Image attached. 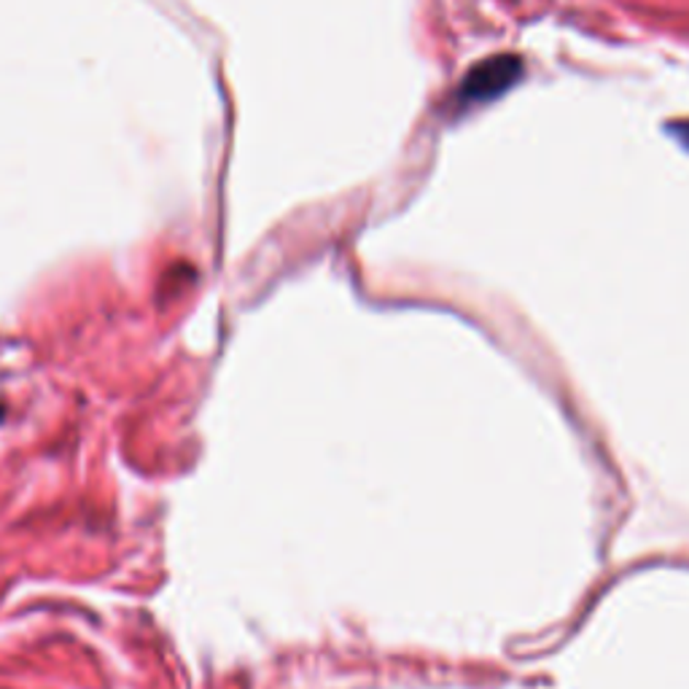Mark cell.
<instances>
[{
	"label": "cell",
	"mask_w": 689,
	"mask_h": 689,
	"mask_svg": "<svg viewBox=\"0 0 689 689\" xmlns=\"http://www.w3.org/2000/svg\"><path fill=\"white\" fill-rule=\"evenodd\" d=\"M517 76H520V63L515 57L488 59L468 74L461 94L466 100H490L504 89H509Z\"/></svg>",
	"instance_id": "obj_1"
}]
</instances>
